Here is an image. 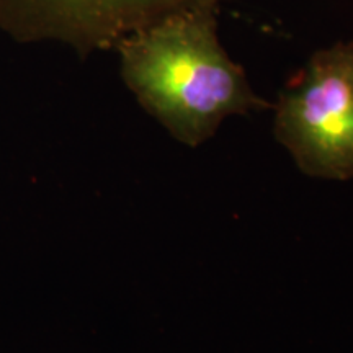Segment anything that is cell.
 <instances>
[{"instance_id":"cell-1","label":"cell","mask_w":353,"mask_h":353,"mask_svg":"<svg viewBox=\"0 0 353 353\" xmlns=\"http://www.w3.org/2000/svg\"><path fill=\"white\" fill-rule=\"evenodd\" d=\"M219 3L169 13L120 44L121 74L145 112L176 141L196 148L232 114L270 107L221 46Z\"/></svg>"},{"instance_id":"cell-2","label":"cell","mask_w":353,"mask_h":353,"mask_svg":"<svg viewBox=\"0 0 353 353\" xmlns=\"http://www.w3.org/2000/svg\"><path fill=\"white\" fill-rule=\"evenodd\" d=\"M275 136L304 174L353 179V41L316 51L285 83Z\"/></svg>"}]
</instances>
